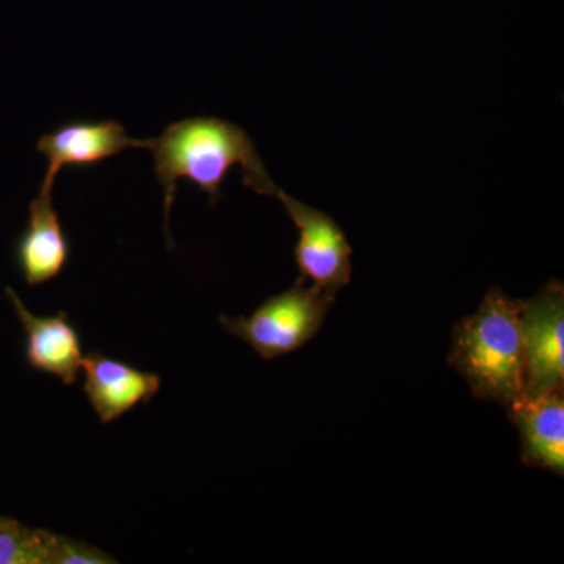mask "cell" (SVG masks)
Returning <instances> with one entry per match:
<instances>
[{
    "mask_svg": "<svg viewBox=\"0 0 564 564\" xmlns=\"http://www.w3.org/2000/svg\"><path fill=\"white\" fill-rule=\"evenodd\" d=\"M147 150L152 152L155 176L163 188L169 248L173 247L170 212L181 180L206 192L210 204L220 199L223 181L234 166L242 169L243 184L258 195L273 196L278 188L248 132L220 118L174 122L161 135L148 140Z\"/></svg>",
    "mask_w": 564,
    "mask_h": 564,
    "instance_id": "obj_1",
    "label": "cell"
},
{
    "mask_svg": "<svg viewBox=\"0 0 564 564\" xmlns=\"http://www.w3.org/2000/svg\"><path fill=\"white\" fill-rule=\"evenodd\" d=\"M273 196L280 199L299 229L295 245L299 280L310 281L336 296L340 289L350 284L352 273L351 245L343 228L325 212L292 198L281 188H276Z\"/></svg>",
    "mask_w": 564,
    "mask_h": 564,
    "instance_id": "obj_5",
    "label": "cell"
},
{
    "mask_svg": "<svg viewBox=\"0 0 564 564\" xmlns=\"http://www.w3.org/2000/svg\"><path fill=\"white\" fill-rule=\"evenodd\" d=\"M82 372L85 395L104 425L118 421L139 404L150 403L162 388L159 375L98 351L85 356Z\"/></svg>",
    "mask_w": 564,
    "mask_h": 564,
    "instance_id": "obj_7",
    "label": "cell"
},
{
    "mask_svg": "<svg viewBox=\"0 0 564 564\" xmlns=\"http://www.w3.org/2000/svg\"><path fill=\"white\" fill-rule=\"evenodd\" d=\"M21 272L31 285L54 280L65 270L69 242L52 204V193L41 192L31 206L29 226L18 248Z\"/></svg>",
    "mask_w": 564,
    "mask_h": 564,
    "instance_id": "obj_10",
    "label": "cell"
},
{
    "mask_svg": "<svg viewBox=\"0 0 564 564\" xmlns=\"http://www.w3.org/2000/svg\"><path fill=\"white\" fill-rule=\"evenodd\" d=\"M148 148V140L133 139L118 121L73 122L46 133L39 151L47 159L41 192L52 193L58 173L66 166H91L122 151Z\"/></svg>",
    "mask_w": 564,
    "mask_h": 564,
    "instance_id": "obj_6",
    "label": "cell"
},
{
    "mask_svg": "<svg viewBox=\"0 0 564 564\" xmlns=\"http://www.w3.org/2000/svg\"><path fill=\"white\" fill-rule=\"evenodd\" d=\"M54 534L0 518V564H51Z\"/></svg>",
    "mask_w": 564,
    "mask_h": 564,
    "instance_id": "obj_11",
    "label": "cell"
},
{
    "mask_svg": "<svg viewBox=\"0 0 564 564\" xmlns=\"http://www.w3.org/2000/svg\"><path fill=\"white\" fill-rule=\"evenodd\" d=\"M117 560L95 545L70 540L55 533L51 549V564H113Z\"/></svg>",
    "mask_w": 564,
    "mask_h": 564,
    "instance_id": "obj_12",
    "label": "cell"
},
{
    "mask_svg": "<svg viewBox=\"0 0 564 564\" xmlns=\"http://www.w3.org/2000/svg\"><path fill=\"white\" fill-rule=\"evenodd\" d=\"M564 393L519 397L508 415L521 436V462L529 467L564 474Z\"/></svg>",
    "mask_w": 564,
    "mask_h": 564,
    "instance_id": "obj_9",
    "label": "cell"
},
{
    "mask_svg": "<svg viewBox=\"0 0 564 564\" xmlns=\"http://www.w3.org/2000/svg\"><path fill=\"white\" fill-rule=\"evenodd\" d=\"M524 391L521 397H540L564 388V288L549 282L533 299L521 302Z\"/></svg>",
    "mask_w": 564,
    "mask_h": 564,
    "instance_id": "obj_4",
    "label": "cell"
},
{
    "mask_svg": "<svg viewBox=\"0 0 564 564\" xmlns=\"http://www.w3.org/2000/svg\"><path fill=\"white\" fill-rule=\"evenodd\" d=\"M521 300L494 288L477 313L456 323L447 362L477 399L511 406L524 391Z\"/></svg>",
    "mask_w": 564,
    "mask_h": 564,
    "instance_id": "obj_2",
    "label": "cell"
},
{
    "mask_svg": "<svg viewBox=\"0 0 564 564\" xmlns=\"http://www.w3.org/2000/svg\"><path fill=\"white\" fill-rule=\"evenodd\" d=\"M336 296L299 280L263 302L250 317H226V333L250 345L265 361L300 350L321 332Z\"/></svg>",
    "mask_w": 564,
    "mask_h": 564,
    "instance_id": "obj_3",
    "label": "cell"
},
{
    "mask_svg": "<svg viewBox=\"0 0 564 564\" xmlns=\"http://www.w3.org/2000/svg\"><path fill=\"white\" fill-rule=\"evenodd\" d=\"M9 293L14 313L25 333V358L39 372L57 377L65 386L76 383L84 364L80 334L69 322L65 311L50 317L31 313L11 289Z\"/></svg>",
    "mask_w": 564,
    "mask_h": 564,
    "instance_id": "obj_8",
    "label": "cell"
}]
</instances>
